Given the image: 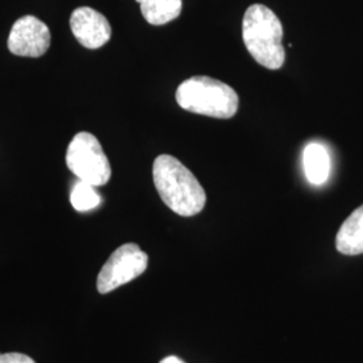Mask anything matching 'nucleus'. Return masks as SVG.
Masks as SVG:
<instances>
[{
    "label": "nucleus",
    "mask_w": 363,
    "mask_h": 363,
    "mask_svg": "<svg viewBox=\"0 0 363 363\" xmlns=\"http://www.w3.org/2000/svg\"><path fill=\"white\" fill-rule=\"evenodd\" d=\"M144 19L152 26H163L175 21L182 13V0H136Z\"/></svg>",
    "instance_id": "nucleus-10"
},
{
    "label": "nucleus",
    "mask_w": 363,
    "mask_h": 363,
    "mask_svg": "<svg viewBox=\"0 0 363 363\" xmlns=\"http://www.w3.org/2000/svg\"><path fill=\"white\" fill-rule=\"evenodd\" d=\"M148 267V256L136 244H124L111 255L97 277L100 294H109L139 277Z\"/></svg>",
    "instance_id": "nucleus-5"
},
{
    "label": "nucleus",
    "mask_w": 363,
    "mask_h": 363,
    "mask_svg": "<svg viewBox=\"0 0 363 363\" xmlns=\"http://www.w3.org/2000/svg\"><path fill=\"white\" fill-rule=\"evenodd\" d=\"M337 252L346 256L363 253V205L355 208L342 223L335 240Z\"/></svg>",
    "instance_id": "nucleus-8"
},
{
    "label": "nucleus",
    "mask_w": 363,
    "mask_h": 363,
    "mask_svg": "<svg viewBox=\"0 0 363 363\" xmlns=\"http://www.w3.org/2000/svg\"><path fill=\"white\" fill-rule=\"evenodd\" d=\"M284 30L280 19L264 4H252L242 18V39L253 60L269 70H277L286 62L283 46Z\"/></svg>",
    "instance_id": "nucleus-2"
},
{
    "label": "nucleus",
    "mask_w": 363,
    "mask_h": 363,
    "mask_svg": "<svg viewBox=\"0 0 363 363\" xmlns=\"http://www.w3.org/2000/svg\"><path fill=\"white\" fill-rule=\"evenodd\" d=\"M0 363H35V361L26 354L7 352V354H0Z\"/></svg>",
    "instance_id": "nucleus-12"
},
{
    "label": "nucleus",
    "mask_w": 363,
    "mask_h": 363,
    "mask_svg": "<svg viewBox=\"0 0 363 363\" xmlns=\"http://www.w3.org/2000/svg\"><path fill=\"white\" fill-rule=\"evenodd\" d=\"M156 190L162 201L182 217L199 214L208 201L206 191L181 160L171 155H159L152 166Z\"/></svg>",
    "instance_id": "nucleus-1"
},
{
    "label": "nucleus",
    "mask_w": 363,
    "mask_h": 363,
    "mask_svg": "<svg viewBox=\"0 0 363 363\" xmlns=\"http://www.w3.org/2000/svg\"><path fill=\"white\" fill-rule=\"evenodd\" d=\"M70 28L78 42L86 49H100L109 42L112 28L104 15L91 7H79L70 16Z\"/></svg>",
    "instance_id": "nucleus-7"
},
{
    "label": "nucleus",
    "mask_w": 363,
    "mask_h": 363,
    "mask_svg": "<svg viewBox=\"0 0 363 363\" xmlns=\"http://www.w3.org/2000/svg\"><path fill=\"white\" fill-rule=\"evenodd\" d=\"M303 167L307 179L315 186H320L328 179L331 160L323 144L310 143L303 151Z\"/></svg>",
    "instance_id": "nucleus-9"
},
{
    "label": "nucleus",
    "mask_w": 363,
    "mask_h": 363,
    "mask_svg": "<svg viewBox=\"0 0 363 363\" xmlns=\"http://www.w3.org/2000/svg\"><path fill=\"white\" fill-rule=\"evenodd\" d=\"M160 363H184L182 359H179L178 357H174V355H171V357H167V358H164V359H162Z\"/></svg>",
    "instance_id": "nucleus-13"
},
{
    "label": "nucleus",
    "mask_w": 363,
    "mask_h": 363,
    "mask_svg": "<svg viewBox=\"0 0 363 363\" xmlns=\"http://www.w3.org/2000/svg\"><path fill=\"white\" fill-rule=\"evenodd\" d=\"M70 202H72V206L77 211L85 213V211H91L93 208H99L101 203V196L97 193L94 186L78 179L72 190Z\"/></svg>",
    "instance_id": "nucleus-11"
},
{
    "label": "nucleus",
    "mask_w": 363,
    "mask_h": 363,
    "mask_svg": "<svg viewBox=\"0 0 363 363\" xmlns=\"http://www.w3.org/2000/svg\"><path fill=\"white\" fill-rule=\"evenodd\" d=\"M52 34L38 18L26 15L13 23L9 35V50L19 57L38 58L49 50Z\"/></svg>",
    "instance_id": "nucleus-6"
},
{
    "label": "nucleus",
    "mask_w": 363,
    "mask_h": 363,
    "mask_svg": "<svg viewBox=\"0 0 363 363\" xmlns=\"http://www.w3.org/2000/svg\"><path fill=\"white\" fill-rule=\"evenodd\" d=\"M66 166L79 181L94 187L106 184L112 169L99 139L89 132L77 133L67 147Z\"/></svg>",
    "instance_id": "nucleus-4"
},
{
    "label": "nucleus",
    "mask_w": 363,
    "mask_h": 363,
    "mask_svg": "<svg viewBox=\"0 0 363 363\" xmlns=\"http://www.w3.org/2000/svg\"><path fill=\"white\" fill-rule=\"evenodd\" d=\"M175 100L184 111L223 120L232 118L240 106V97L230 85L208 76L184 79L177 89Z\"/></svg>",
    "instance_id": "nucleus-3"
}]
</instances>
